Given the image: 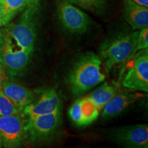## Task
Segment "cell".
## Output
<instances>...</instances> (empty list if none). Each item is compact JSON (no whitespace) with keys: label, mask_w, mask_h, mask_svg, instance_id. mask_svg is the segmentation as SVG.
<instances>
[{"label":"cell","mask_w":148,"mask_h":148,"mask_svg":"<svg viewBox=\"0 0 148 148\" xmlns=\"http://www.w3.org/2000/svg\"><path fill=\"white\" fill-rule=\"evenodd\" d=\"M101 59L92 51L81 56L74 62L68 73V84L72 94L79 96L103 82Z\"/></svg>","instance_id":"6da1fadb"},{"label":"cell","mask_w":148,"mask_h":148,"mask_svg":"<svg viewBox=\"0 0 148 148\" xmlns=\"http://www.w3.org/2000/svg\"><path fill=\"white\" fill-rule=\"evenodd\" d=\"M139 32L118 35L101 44L99 54L105 59V67L109 71L116 64L123 63L132 58L135 54Z\"/></svg>","instance_id":"7a4b0ae2"},{"label":"cell","mask_w":148,"mask_h":148,"mask_svg":"<svg viewBox=\"0 0 148 148\" xmlns=\"http://www.w3.org/2000/svg\"><path fill=\"white\" fill-rule=\"evenodd\" d=\"M32 54L14 43L4 27L0 29V63L10 75H16L26 68Z\"/></svg>","instance_id":"3957f363"},{"label":"cell","mask_w":148,"mask_h":148,"mask_svg":"<svg viewBox=\"0 0 148 148\" xmlns=\"http://www.w3.org/2000/svg\"><path fill=\"white\" fill-rule=\"evenodd\" d=\"M62 122V108L52 112L25 118L26 139L33 143L47 140L57 132Z\"/></svg>","instance_id":"277c9868"},{"label":"cell","mask_w":148,"mask_h":148,"mask_svg":"<svg viewBox=\"0 0 148 148\" xmlns=\"http://www.w3.org/2000/svg\"><path fill=\"white\" fill-rule=\"evenodd\" d=\"M25 117L22 114L0 116V140L6 148H19L26 139Z\"/></svg>","instance_id":"5b68a950"},{"label":"cell","mask_w":148,"mask_h":148,"mask_svg":"<svg viewBox=\"0 0 148 148\" xmlns=\"http://www.w3.org/2000/svg\"><path fill=\"white\" fill-rule=\"evenodd\" d=\"M57 13L64 28L74 34L86 32L91 23L88 15L66 0L59 1Z\"/></svg>","instance_id":"8992f818"},{"label":"cell","mask_w":148,"mask_h":148,"mask_svg":"<svg viewBox=\"0 0 148 148\" xmlns=\"http://www.w3.org/2000/svg\"><path fill=\"white\" fill-rule=\"evenodd\" d=\"M112 135L114 141L124 148L148 147V125L145 123L118 127Z\"/></svg>","instance_id":"52a82bcc"},{"label":"cell","mask_w":148,"mask_h":148,"mask_svg":"<svg viewBox=\"0 0 148 148\" xmlns=\"http://www.w3.org/2000/svg\"><path fill=\"white\" fill-rule=\"evenodd\" d=\"M124 87L134 90L148 92V53L147 49L134 59L132 67L123 77Z\"/></svg>","instance_id":"ba28073f"},{"label":"cell","mask_w":148,"mask_h":148,"mask_svg":"<svg viewBox=\"0 0 148 148\" xmlns=\"http://www.w3.org/2000/svg\"><path fill=\"white\" fill-rule=\"evenodd\" d=\"M62 108V101L56 91L51 88H47L40 92L39 98L34 99L23 109L22 114L25 118L52 112Z\"/></svg>","instance_id":"9c48e42d"},{"label":"cell","mask_w":148,"mask_h":148,"mask_svg":"<svg viewBox=\"0 0 148 148\" xmlns=\"http://www.w3.org/2000/svg\"><path fill=\"white\" fill-rule=\"evenodd\" d=\"M100 109L92 103L88 96L79 98L69 109L70 119L79 127L87 126L97 119Z\"/></svg>","instance_id":"30bf717a"},{"label":"cell","mask_w":148,"mask_h":148,"mask_svg":"<svg viewBox=\"0 0 148 148\" xmlns=\"http://www.w3.org/2000/svg\"><path fill=\"white\" fill-rule=\"evenodd\" d=\"M1 88L4 95L10 99L21 114L23 109L35 99L34 93L32 90L10 79L3 82Z\"/></svg>","instance_id":"8fae6325"},{"label":"cell","mask_w":148,"mask_h":148,"mask_svg":"<svg viewBox=\"0 0 148 148\" xmlns=\"http://www.w3.org/2000/svg\"><path fill=\"white\" fill-rule=\"evenodd\" d=\"M141 97V94L123 91L116 93L102 108L101 117L108 119L117 116Z\"/></svg>","instance_id":"7c38bea8"},{"label":"cell","mask_w":148,"mask_h":148,"mask_svg":"<svg viewBox=\"0 0 148 148\" xmlns=\"http://www.w3.org/2000/svg\"><path fill=\"white\" fill-rule=\"evenodd\" d=\"M123 17L134 30L148 26V8L130 0H123Z\"/></svg>","instance_id":"4fadbf2b"},{"label":"cell","mask_w":148,"mask_h":148,"mask_svg":"<svg viewBox=\"0 0 148 148\" xmlns=\"http://www.w3.org/2000/svg\"><path fill=\"white\" fill-rule=\"evenodd\" d=\"M34 0H0L3 12V27L23 12Z\"/></svg>","instance_id":"5bb4252c"},{"label":"cell","mask_w":148,"mask_h":148,"mask_svg":"<svg viewBox=\"0 0 148 148\" xmlns=\"http://www.w3.org/2000/svg\"><path fill=\"white\" fill-rule=\"evenodd\" d=\"M116 93V90L113 86L107 82H104L88 95V97L98 108L101 110L105 105Z\"/></svg>","instance_id":"9a60e30c"},{"label":"cell","mask_w":148,"mask_h":148,"mask_svg":"<svg viewBox=\"0 0 148 148\" xmlns=\"http://www.w3.org/2000/svg\"><path fill=\"white\" fill-rule=\"evenodd\" d=\"M68 2L75 4L85 10L92 12H101L106 7L107 0H66Z\"/></svg>","instance_id":"2e32d148"},{"label":"cell","mask_w":148,"mask_h":148,"mask_svg":"<svg viewBox=\"0 0 148 148\" xmlns=\"http://www.w3.org/2000/svg\"><path fill=\"white\" fill-rule=\"evenodd\" d=\"M0 86V116H10L21 114L14 103L4 95Z\"/></svg>","instance_id":"e0dca14e"},{"label":"cell","mask_w":148,"mask_h":148,"mask_svg":"<svg viewBox=\"0 0 148 148\" xmlns=\"http://www.w3.org/2000/svg\"><path fill=\"white\" fill-rule=\"evenodd\" d=\"M148 47V28L141 29L138 33L137 43L135 48V53L138 51L145 50Z\"/></svg>","instance_id":"ac0fdd59"},{"label":"cell","mask_w":148,"mask_h":148,"mask_svg":"<svg viewBox=\"0 0 148 148\" xmlns=\"http://www.w3.org/2000/svg\"><path fill=\"white\" fill-rule=\"evenodd\" d=\"M9 79L8 73L3 67L2 64L0 63V86H1L2 83Z\"/></svg>","instance_id":"d6986e66"},{"label":"cell","mask_w":148,"mask_h":148,"mask_svg":"<svg viewBox=\"0 0 148 148\" xmlns=\"http://www.w3.org/2000/svg\"><path fill=\"white\" fill-rule=\"evenodd\" d=\"M130 1L137 3L138 5H143V6L148 8V0H130Z\"/></svg>","instance_id":"ffe728a7"},{"label":"cell","mask_w":148,"mask_h":148,"mask_svg":"<svg viewBox=\"0 0 148 148\" xmlns=\"http://www.w3.org/2000/svg\"><path fill=\"white\" fill-rule=\"evenodd\" d=\"M3 27V12L1 8V3H0V29Z\"/></svg>","instance_id":"44dd1931"},{"label":"cell","mask_w":148,"mask_h":148,"mask_svg":"<svg viewBox=\"0 0 148 148\" xmlns=\"http://www.w3.org/2000/svg\"><path fill=\"white\" fill-rule=\"evenodd\" d=\"M1 144H2V143H1V140H0V148H1Z\"/></svg>","instance_id":"7402d4cb"}]
</instances>
